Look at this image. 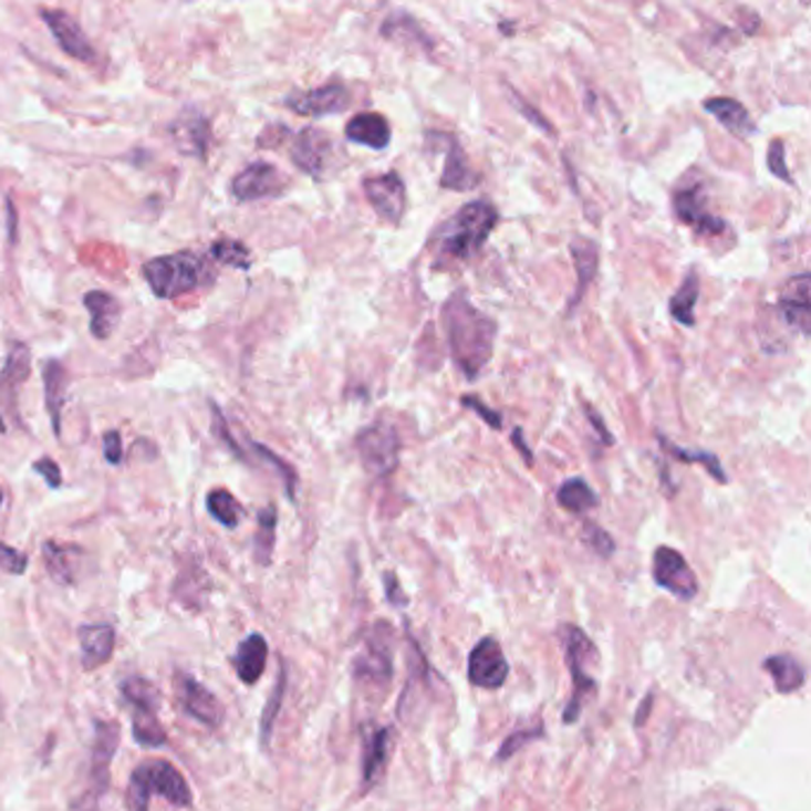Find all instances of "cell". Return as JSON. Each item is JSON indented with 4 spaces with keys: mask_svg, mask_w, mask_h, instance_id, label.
Returning a JSON list of instances; mask_svg holds the SVG:
<instances>
[{
    "mask_svg": "<svg viewBox=\"0 0 811 811\" xmlns=\"http://www.w3.org/2000/svg\"><path fill=\"white\" fill-rule=\"evenodd\" d=\"M355 674L360 680L388 683L393 676V662H391L388 649L378 641H370L367 649H364L355 662Z\"/></svg>",
    "mask_w": 811,
    "mask_h": 811,
    "instance_id": "31",
    "label": "cell"
},
{
    "mask_svg": "<svg viewBox=\"0 0 811 811\" xmlns=\"http://www.w3.org/2000/svg\"><path fill=\"white\" fill-rule=\"evenodd\" d=\"M143 279L148 281L150 291L157 298L174 300L186 293H194L200 285L212 283L215 272L208 260L198 256V252L181 250L171 252V256L148 260L143 264Z\"/></svg>",
    "mask_w": 811,
    "mask_h": 811,
    "instance_id": "3",
    "label": "cell"
},
{
    "mask_svg": "<svg viewBox=\"0 0 811 811\" xmlns=\"http://www.w3.org/2000/svg\"><path fill=\"white\" fill-rule=\"evenodd\" d=\"M103 450H105V459L110 465H119L122 462V436L117 432H107L103 436Z\"/></svg>",
    "mask_w": 811,
    "mask_h": 811,
    "instance_id": "49",
    "label": "cell"
},
{
    "mask_svg": "<svg viewBox=\"0 0 811 811\" xmlns=\"http://www.w3.org/2000/svg\"><path fill=\"white\" fill-rule=\"evenodd\" d=\"M29 569V557L20 550H14L8 543H0V571L10 576H22Z\"/></svg>",
    "mask_w": 811,
    "mask_h": 811,
    "instance_id": "45",
    "label": "cell"
},
{
    "mask_svg": "<svg viewBox=\"0 0 811 811\" xmlns=\"http://www.w3.org/2000/svg\"><path fill=\"white\" fill-rule=\"evenodd\" d=\"M364 196L372 202V208L388 225H401L407 210V188L397 171L378 174V177L364 179Z\"/></svg>",
    "mask_w": 811,
    "mask_h": 811,
    "instance_id": "10",
    "label": "cell"
},
{
    "mask_svg": "<svg viewBox=\"0 0 811 811\" xmlns=\"http://www.w3.org/2000/svg\"><path fill=\"white\" fill-rule=\"evenodd\" d=\"M250 445H252V450H256V455L262 459V462H264L267 467H272V469L281 476L283 488H285V496H289V500H295V486H298V476H295V471H293L289 465H285L283 459H279L272 450L264 448V445H260V443H250Z\"/></svg>",
    "mask_w": 811,
    "mask_h": 811,
    "instance_id": "41",
    "label": "cell"
},
{
    "mask_svg": "<svg viewBox=\"0 0 811 811\" xmlns=\"http://www.w3.org/2000/svg\"><path fill=\"white\" fill-rule=\"evenodd\" d=\"M705 110L709 115L717 117L730 134H736L740 138H747L757 132L750 113H747L745 105L738 103L736 98H709L705 101Z\"/></svg>",
    "mask_w": 811,
    "mask_h": 811,
    "instance_id": "29",
    "label": "cell"
},
{
    "mask_svg": "<svg viewBox=\"0 0 811 811\" xmlns=\"http://www.w3.org/2000/svg\"><path fill=\"white\" fill-rule=\"evenodd\" d=\"M210 258L219 264L236 269H250L252 264L250 250L241 241H233V238H219V241H215L210 246Z\"/></svg>",
    "mask_w": 811,
    "mask_h": 811,
    "instance_id": "40",
    "label": "cell"
},
{
    "mask_svg": "<svg viewBox=\"0 0 811 811\" xmlns=\"http://www.w3.org/2000/svg\"><path fill=\"white\" fill-rule=\"evenodd\" d=\"M674 212L683 221V225L693 227L697 233L703 236H717L726 231V221L709 215L707 210V198L703 186H680L674 194Z\"/></svg>",
    "mask_w": 811,
    "mask_h": 811,
    "instance_id": "14",
    "label": "cell"
},
{
    "mask_svg": "<svg viewBox=\"0 0 811 811\" xmlns=\"http://www.w3.org/2000/svg\"><path fill=\"white\" fill-rule=\"evenodd\" d=\"M267 657H269V645L262 633H252L248 638L238 645L236 655L231 657L233 669L246 686H256L267 669Z\"/></svg>",
    "mask_w": 811,
    "mask_h": 811,
    "instance_id": "23",
    "label": "cell"
},
{
    "mask_svg": "<svg viewBox=\"0 0 811 811\" xmlns=\"http://www.w3.org/2000/svg\"><path fill=\"white\" fill-rule=\"evenodd\" d=\"M514 103H517V107L521 110V115H523V117H529V119H531V122H533V124L538 126V129H540V132H545L548 136H554V126H552V124H550V122H548L545 117H540V113H538V110H533V107H531L529 103H523V101H519V98H517V93H514Z\"/></svg>",
    "mask_w": 811,
    "mask_h": 811,
    "instance_id": "50",
    "label": "cell"
},
{
    "mask_svg": "<svg viewBox=\"0 0 811 811\" xmlns=\"http://www.w3.org/2000/svg\"><path fill=\"white\" fill-rule=\"evenodd\" d=\"M210 412H212V428H215V434L219 436V440L225 443L227 448H229L233 455H238L241 459H246L243 448H241V445H238V440L233 438L231 428H229V424H227L225 415H221V409H219V405H217L215 401H210Z\"/></svg>",
    "mask_w": 811,
    "mask_h": 811,
    "instance_id": "44",
    "label": "cell"
},
{
    "mask_svg": "<svg viewBox=\"0 0 811 811\" xmlns=\"http://www.w3.org/2000/svg\"><path fill=\"white\" fill-rule=\"evenodd\" d=\"M41 20L45 22L48 29L53 31V37H55L58 45L70 58H74L79 62H91L95 58V51H93V45H91L89 37L84 34L82 24H79L70 12L43 8L41 10Z\"/></svg>",
    "mask_w": 811,
    "mask_h": 811,
    "instance_id": "18",
    "label": "cell"
},
{
    "mask_svg": "<svg viewBox=\"0 0 811 811\" xmlns=\"http://www.w3.org/2000/svg\"><path fill=\"white\" fill-rule=\"evenodd\" d=\"M543 736H545V728H543V726L527 728V730H517V734H512L510 738H507V740L500 745V750H498V761L512 759L517 752H521V747H527L529 742L540 740Z\"/></svg>",
    "mask_w": 811,
    "mask_h": 811,
    "instance_id": "42",
    "label": "cell"
},
{
    "mask_svg": "<svg viewBox=\"0 0 811 811\" xmlns=\"http://www.w3.org/2000/svg\"><path fill=\"white\" fill-rule=\"evenodd\" d=\"M84 550L70 545V543H58V540H45L43 543V562L48 574L53 576L55 583L72 585L79 579V566H82Z\"/></svg>",
    "mask_w": 811,
    "mask_h": 811,
    "instance_id": "22",
    "label": "cell"
},
{
    "mask_svg": "<svg viewBox=\"0 0 811 811\" xmlns=\"http://www.w3.org/2000/svg\"><path fill=\"white\" fill-rule=\"evenodd\" d=\"M285 177L279 167L269 163H252L243 171H238L231 181V194L236 200L252 202L269 196H279L285 188Z\"/></svg>",
    "mask_w": 811,
    "mask_h": 811,
    "instance_id": "12",
    "label": "cell"
},
{
    "mask_svg": "<svg viewBox=\"0 0 811 811\" xmlns=\"http://www.w3.org/2000/svg\"><path fill=\"white\" fill-rule=\"evenodd\" d=\"M283 695H285V666L281 662L279 676H277V683H274V690H272V695H269L267 705H264V711H262V719H260V740H262L264 750L269 747V742H272L274 724H277V717H279L281 705H283Z\"/></svg>",
    "mask_w": 811,
    "mask_h": 811,
    "instance_id": "37",
    "label": "cell"
},
{
    "mask_svg": "<svg viewBox=\"0 0 811 811\" xmlns=\"http://www.w3.org/2000/svg\"><path fill=\"white\" fill-rule=\"evenodd\" d=\"M391 728H376L364 738V757H362V781L364 788L376 783L386 769L391 752Z\"/></svg>",
    "mask_w": 811,
    "mask_h": 811,
    "instance_id": "27",
    "label": "cell"
},
{
    "mask_svg": "<svg viewBox=\"0 0 811 811\" xmlns=\"http://www.w3.org/2000/svg\"><path fill=\"white\" fill-rule=\"evenodd\" d=\"M285 107H291L293 113L302 117L336 115L350 107V91L341 82H331L320 89L289 95V98H285Z\"/></svg>",
    "mask_w": 811,
    "mask_h": 811,
    "instance_id": "15",
    "label": "cell"
},
{
    "mask_svg": "<svg viewBox=\"0 0 811 811\" xmlns=\"http://www.w3.org/2000/svg\"><path fill=\"white\" fill-rule=\"evenodd\" d=\"M445 143H448V153H445V167H443V174H440V186L457 190V194H462V190H469V188H474L476 184H479V174L474 171L471 163L467 160V155H465L462 146H459L455 136H445Z\"/></svg>",
    "mask_w": 811,
    "mask_h": 811,
    "instance_id": "25",
    "label": "cell"
},
{
    "mask_svg": "<svg viewBox=\"0 0 811 811\" xmlns=\"http://www.w3.org/2000/svg\"><path fill=\"white\" fill-rule=\"evenodd\" d=\"M208 512L212 519H217L221 527H227V529H236L243 519L241 502H238L225 488H217L208 492Z\"/></svg>",
    "mask_w": 811,
    "mask_h": 811,
    "instance_id": "36",
    "label": "cell"
},
{
    "mask_svg": "<svg viewBox=\"0 0 811 811\" xmlns=\"http://www.w3.org/2000/svg\"><path fill=\"white\" fill-rule=\"evenodd\" d=\"M557 505L571 514H585L597 507V496L583 479H569L557 490Z\"/></svg>",
    "mask_w": 811,
    "mask_h": 811,
    "instance_id": "32",
    "label": "cell"
},
{
    "mask_svg": "<svg viewBox=\"0 0 811 811\" xmlns=\"http://www.w3.org/2000/svg\"><path fill=\"white\" fill-rule=\"evenodd\" d=\"M31 374V350L24 343H12L8 360L0 372V419L6 422V407L10 417H18V391Z\"/></svg>",
    "mask_w": 811,
    "mask_h": 811,
    "instance_id": "16",
    "label": "cell"
},
{
    "mask_svg": "<svg viewBox=\"0 0 811 811\" xmlns=\"http://www.w3.org/2000/svg\"><path fill=\"white\" fill-rule=\"evenodd\" d=\"M169 134L174 146L181 155L188 157H202L210 150V136H212V124L205 117L198 107H184L181 113L174 117L169 124Z\"/></svg>",
    "mask_w": 811,
    "mask_h": 811,
    "instance_id": "11",
    "label": "cell"
},
{
    "mask_svg": "<svg viewBox=\"0 0 811 811\" xmlns=\"http://www.w3.org/2000/svg\"><path fill=\"white\" fill-rule=\"evenodd\" d=\"M583 540H585V545H588V548H591L595 554L604 557V560H610V557H612V554H614V550H616L614 538H612L607 531H604V529L595 527V523H585V529H583Z\"/></svg>",
    "mask_w": 811,
    "mask_h": 811,
    "instance_id": "43",
    "label": "cell"
},
{
    "mask_svg": "<svg viewBox=\"0 0 811 811\" xmlns=\"http://www.w3.org/2000/svg\"><path fill=\"white\" fill-rule=\"evenodd\" d=\"M84 305L91 314V333L98 341H107L119 322V302L105 291H91L84 295Z\"/></svg>",
    "mask_w": 811,
    "mask_h": 811,
    "instance_id": "26",
    "label": "cell"
},
{
    "mask_svg": "<svg viewBox=\"0 0 811 811\" xmlns=\"http://www.w3.org/2000/svg\"><path fill=\"white\" fill-rule=\"evenodd\" d=\"M699 298V277L697 272H690L683 281L680 289L674 293L672 302H669V312L674 320L683 326H695V305Z\"/></svg>",
    "mask_w": 811,
    "mask_h": 811,
    "instance_id": "34",
    "label": "cell"
},
{
    "mask_svg": "<svg viewBox=\"0 0 811 811\" xmlns=\"http://www.w3.org/2000/svg\"><path fill=\"white\" fill-rule=\"evenodd\" d=\"M6 432H8V424L3 419H0V434H6Z\"/></svg>",
    "mask_w": 811,
    "mask_h": 811,
    "instance_id": "55",
    "label": "cell"
},
{
    "mask_svg": "<svg viewBox=\"0 0 811 811\" xmlns=\"http://www.w3.org/2000/svg\"><path fill=\"white\" fill-rule=\"evenodd\" d=\"M355 448L360 453L362 467L372 476H388L395 471L397 459H401V438L388 422H376L364 428L355 438Z\"/></svg>",
    "mask_w": 811,
    "mask_h": 811,
    "instance_id": "7",
    "label": "cell"
},
{
    "mask_svg": "<svg viewBox=\"0 0 811 811\" xmlns=\"http://www.w3.org/2000/svg\"><path fill=\"white\" fill-rule=\"evenodd\" d=\"M652 579L666 593H672L678 600H693L699 593V583L695 571L686 562L678 550L674 548H657L655 557H652Z\"/></svg>",
    "mask_w": 811,
    "mask_h": 811,
    "instance_id": "8",
    "label": "cell"
},
{
    "mask_svg": "<svg viewBox=\"0 0 811 811\" xmlns=\"http://www.w3.org/2000/svg\"><path fill=\"white\" fill-rule=\"evenodd\" d=\"M462 405H465V407H471L474 412H479V415L484 417V422H486L490 428H496V432H498V428H502V417L498 415V412H492L490 407H486V405H484L476 395H462Z\"/></svg>",
    "mask_w": 811,
    "mask_h": 811,
    "instance_id": "47",
    "label": "cell"
},
{
    "mask_svg": "<svg viewBox=\"0 0 811 811\" xmlns=\"http://www.w3.org/2000/svg\"><path fill=\"white\" fill-rule=\"evenodd\" d=\"M443 326L448 333L450 355L467 378H476L492 357L496 322L484 314L465 293H455L443 308Z\"/></svg>",
    "mask_w": 811,
    "mask_h": 811,
    "instance_id": "1",
    "label": "cell"
},
{
    "mask_svg": "<svg viewBox=\"0 0 811 811\" xmlns=\"http://www.w3.org/2000/svg\"><path fill=\"white\" fill-rule=\"evenodd\" d=\"M783 320L788 326L798 329L802 336H809L811 324V277L807 272L792 277L786 289L781 291V302H778Z\"/></svg>",
    "mask_w": 811,
    "mask_h": 811,
    "instance_id": "19",
    "label": "cell"
},
{
    "mask_svg": "<svg viewBox=\"0 0 811 811\" xmlns=\"http://www.w3.org/2000/svg\"><path fill=\"white\" fill-rule=\"evenodd\" d=\"M79 645H82L84 672H93L107 664L115 655L117 635L110 624H86L79 628Z\"/></svg>",
    "mask_w": 811,
    "mask_h": 811,
    "instance_id": "20",
    "label": "cell"
},
{
    "mask_svg": "<svg viewBox=\"0 0 811 811\" xmlns=\"http://www.w3.org/2000/svg\"><path fill=\"white\" fill-rule=\"evenodd\" d=\"M134 738L141 747H163L167 742V730L150 711H134Z\"/></svg>",
    "mask_w": 811,
    "mask_h": 811,
    "instance_id": "39",
    "label": "cell"
},
{
    "mask_svg": "<svg viewBox=\"0 0 811 811\" xmlns=\"http://www.w3.org/2000/svg\"><path fill=\"white\" fill-rule=\"evenodd\" d=\"M765 669L771 674L776 690L778 693H798L804 680H807V672L804 666L794 659L792 655H771L765 662Z\"/></svg>",
    "mask_w": 811,
    "mask_h": 811,
    "instance_id": "30",
    "label": "cell"
},
{
    "mask_svg": "<svg viewBox=\"0 0 811 811\" xmlns=\"http://www.w3.org/2000/svg\"><path fill=\"white\" fill-rule=\"evenodd\" d=\"M0 505H3V490H0Z\"/></svg>",
    "mask_w": 811,
    "mask_h": 811,
    "instance_id": "56",
    "label": "cell"
},
{
    "mask_svg": "<svg viewBox=\"0 0 811 811\" xmlns=\"http://www.w3.org/2000/svg\"><path fill=\"white\" fill-rule=\"evenodd\" d=\"M560 638H562V647H564V655H566L569 672H571V680H574V695H571L569 705L562 711V721L564 724H576L581 719V714H583L585 699L595 697V693L600 688L597 680L591 674H588V664L595 662L597 649L591 643V638H588V635L579 626L564 624L560 628Z\"/></svg>",
    "mask_w": 811,
    "mask_h": 811,
    "instance_id": "5",
    "label": "cell"
},
{
    "mask_svg": "<svg viewBox=\"0 0 811 811\" xmlns=\"http://www.w3.org/2000/svg\"><path fill=\"white\" fill-rule=\"evenodd\" d=\"M659 443L664 445L666 453H672L678 462H688V465H705V469L709 471L711 479H717L719 484H726V474L721 469V462L717 455L711 453H703V450H688V448H680V445H672L669 440H666L664 436H659Z\"/></svg>",
    "mask_w": 811,
    "mask_h": 811,
    "instance_id": "38",
    "label": "cell"
},
{
    "mask_svg": "<svg viewBox=\"0 0 811 811\" xmlns=\"http://www.w3.org/2000/svg\"><path fill=\"white\" fill-rule=\"evenodd\" d=\"M512 443L517 445V448H519V453H521V457H523V462H527L529 467L533 465V453L529 450V445H523V436H521V428H514V434H512Z\"/></svg>",
    "mask_w": 811,
    "mask_h": 811,
    "instance_id": "53",
    "label": "cell"
},
{
    "mask_svg": "<svg viewBox=\"0 0 811 811\" xmlns=\"http://www.w3.org/2000/svg\"><path fill=\"white\" fill-rule=\"evenodd\" d=\"M174 686H177V695L186 714H190V717L208 728L221 726V721H225V705L219 703V697L215 693H210L202 683L186 674H177Z\"/></svg>",
    "mask_w": 811,
    "mask_h": 811,
    "instance_id": "13",
    "label": "cell"
},
{
    "mask_svg": "<svg viewBox=\"0 0 811 811\" xmlns=\"http://www.w3.org/2000/svg\"><path fill=\"white\" fill-rule=\"evenodd\" d=\"M345 138L357 146L384 150L391 143V124L378 113H360L347 122Z\"/></svg>",
    "mask_w": 811,
    "mask_h": 811,
    "instance_id": "24",
    "label": "cell"
},
{
    "mask_svg": "<svg viewBox=\"0 0 811 811\" xmlns=\"http://www.w3.org/2000/svg\"><path fill=\"white\" fill-rule=\"evenodd\" d=\"M277 507L269 505L258 514V533H256V562L262 566L272 564L274 543H277Z\"/></svg>",
    "mask_w": 811,
    "mask_h": 811,
    "instance_id": "35",
    "label": "cell"
},
{
    "mask_svg": "<svg viewBox=\"0 0 811 811\" xmlns=\"http://www.w3.org/2000/svg\"><path fill=\"white\" fill-rule=\"evenodd\" d=\"M122 695L126 703L134 707V711H150L157 714L163 705L160 690H157L150 680L141 676H129L122 680Z\"/></svg>",
    "mask_w": 811,
    "mask_h": 811,
    "instance_id": "33",
    "label": "cell"
},
{
    "mask_svg": "<svg viewBox=\"0 0 811 811\" xmlns=\"http://www.w3.org/2000/svg\"><path fill=\"white\" fill-rule=\"evenodd\" d=\"M153 794L174 807L194 804V792L186 778L165 759H148L134 769L129 788H126V811H148Z\"/></svg>",
    "mask_w": 811,
    "mask_h": 811,
    "instance_id": "4",
    "label": "cell"
},
{
    "mask_svg": "<svg viewBox=\"0 0 811 811\" xmlns=\"http://www.w3.org/2000/svg\"><path fill=\"white\" fill-rule=\"evenodd\" d=\"M569 248H571V258H574L576 277H579L576 295L571 298V308H576L581 295H585L588 285H591V281L597 277L600 250H597V243L595 241H591V238H583V236H576L574 241H571Z\"/></svg>",
    "mask_w": 811,
    "mask_h": 811,
    "instance_id": "28",
    "label": "cell"
},
{
    "mask_svg": "<svg viewBox=\"0 0 811 811\" xmlns=\"http://www.w3.org/2000/svg\"><path fill=\"white\" fill-rule=\"evenodd\" d=\"M652 703H655V697L647 695V697H645V703H643V707H638V717H635V726H643V724L647 721V711H649Z\"/></svg>",
    "mask_w": 811,
    "mask_h": 811,
    "instance_id": "54",
    "label": "cell"
},
{
    "mask_svg": "<svg viewBox=\"0 0 811 811\" xmlns=\"http://www.w3.org/2000/svg\"><path fill=\"white\" fill-rule=\"evenodd\" d=\"M498 219V210L488 200H474L459 208L434 236L436 267L448 269L479 256Z\"/></svg>",
    "mask_w": 811,
    "mask_h": 811,
    "instance_id": "2",
    "label": "cell"
},
{
    "mask_svg": "<svg viewBox=\"0 0 811 811\" xmlns=\"http://www.w3.org/2000/svg\"><path fill=\"white\" fill-rule=\"evenodd\" d=\"M769 169L773 177L783 179L786 184H792V177L788 174V165H786V146L783 141H773L769 146Z\"/></svg>",
    "mask_w": 811,
    "mask_h": 811,
    "instance_id": "46",
    "label": "cell"
},
{
    "mask_svg": "<svg viewBox=\"0 0 811 811\" xmlns=\"http://www.w3.org/2000/svg\"><path fill=\"white\" fill-rule=\"evenodd\" d=\"M507 676H510V662H507L500 643L492 638V635H486V638H481L469 652L467 662L469 683L484 690H500L507 683Z\"/></svg>",
    "mask_w": 811,
    "mask_h": 811,
    "instance_id": "9",
    "label": "cell"
},
{
    "mask_svg": "<svg viewBox=\"0 0 811 811\" xmlns=\"http://www.w3.org/2000/svg\"><path fill=\"white\" fill-rule=\"evenodd\" d=\"M34 471L41 474L45 484L51 488H60L62 486V471H60V465L53 462L51 457H41L39 462H34Z\"/></svg>",
    "mask_w": 811,
    "mask_h": 811,
    "instance_id": "48",
    "label": "cell"
},
{
    "mask_svg": "<svg viewBox=\"0 0 811 811\" xmlns=\"http://www.w3.org/2000/svg\"><path fill=\"white\" fill-rule=\"evenodd\" d=\"M384 585H386V595H388L391 604H395V607H407V595L403 593L401 583H397V579L391 574V571H386V574H384Z\"/></svg>",
    "mask_w": 811,
    "mask_h": 811,
    "instance_id": "51",
    "label": "cell"
},
{
    "mask_svg": "<svg viewBox=\"0 0 811 811\" xmlns=\"http://www.w3.org/2000/svg\"><path fill=\"white\" fill-rule=\"evenodd\" d=\"M119 745V726L115 721H95V738L89 765V783L79 811H95L110 786V765H113Z\"/></svg>",
    "mask_w": 811,
    "mask_h": 811,
    "instance_id": "6",
    "label": "cell"
},
{
    "mask_svg": "<svg viewBox=\"0 0 811 811\" xmlns=\"http://www.w3.org/2000/svg\"><path fill=\"white\" fill-rule=\"evenodd\" d=\"M43 391H45V409L51 415L53 422V434L60 438L62 436V407H65L67 401V386H70V376L65 364L60 360H48L43 364Z\"/></svg>",
    "mask_w": 811,
    "mask_h": 811,
    "instance_id": "21",
    "label": "cell"
},
{
    "mask_svg": "<svg viewBox=\"0 0 811 811\" xmlns=\"http://www.w3.org/2000/svg\"><path fill=\"white\" fill-rule=\"evenodd\" d=\"M583 409L588 412V417H591V424L597 428L600 440H604L607 445H612V443H614V438H612V434L607 432V426H604V422H602V417L597 415V412H595L591 405H588V403H583Z\"/></svg>",
    "mask_w": 811,
    "mask_h": 811,
    "instance_id": "52",
    "label": "cell"
},
{
    "mask_svg": "<svg viewBox=\"0 0 811 811\" xmlns=\"http://www.w3.org/2000/svg\"><path fill=\"white\" fill-rule=\"evenodd\" d=\"M331 155H333V143L326 136V132L322 129H312V126H308V129L298 132V136L293 138V146H291L293 165L300 171L310 174V177L314 179H320L326 171Z\"/></svg>",
    "mask_w": 811,
    "mask_h": 811,
    "instance_id": "17",
    "label": "cell"
}]
</instances>
